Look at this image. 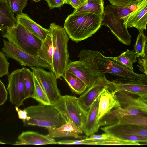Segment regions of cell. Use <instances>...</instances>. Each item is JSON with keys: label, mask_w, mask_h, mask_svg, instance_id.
<instances>
[{"label": "cell", "mask_w": 147, "mask_h": 147, "mask_svg": "<svg viewBox=\"0 0 147 147\" xmlns=\"http://www.w3.org/2000/svg\"><path fill=\"white\" fill-rule=\"evenodd\" d=\"M124 24L127 28L134 27L139 32L146 29L147 23V0L138 3L136 9L123 17Z\"/></svg>", "instance_id": "8fae6325"}, {"label": "cell", "mask_w": 147, "mask_h": 147, "mask_svg": "<svg viewBox=\"0 0 147 147\" xmlns=\"http://www.w3.org/2000/svg\"><path fill=\"white\" fill-rule=\"evenodd\" d=\"M138 58L137 61L138 64L136 65L138 69L147 76V58L141 57Z\"/></svg>", "instance_id": "74e56055"}, {"label": "cell", "mask_w": 147, "mask_h": 147, "mask_svg": "<svg viewBox=\"0 0 147 147\" xmlns=\"http://www.w3.org/2000/svg\"><path fill=\"white\" fill-rule=\"evenodd\" d=\"M116 138L131 141L137 142H142L146 143L147 137L136 135H127L114 136Z\"/></svg>", "instance_id": "8d00e7d4"}, {"label": "cell", "mask_w": 147, "mask_h": 147, "mask_svg": "<svg viewBox=\"0 0 147 147\" xmlns=\"http://www.w3.org/2000/svg\"><path fill=\"white\" fill-rule=\"evenodd\" d=\"M53 53L51 38L49 33L42 41L40 47L37 51V56L51 67L53 62Z\"/></svg>", "instance_id": "cb8c5ba5"}, {"label": "cell", "mask_w": 147, "mask_h": 147, "mask_svg": "<svg viewBox=\"0 0 147 147\" xmlns=\"http://www.w3.org/2000/svg\"><path fill=\"white\" fill-rule=\"evenodd\" d=\"M49 29L53 49L51 70L58 79L63 77L69 62L68 48L69 38L64 28L55 23L50 24Z\"/></svg>", "instance_id": "3957f363"}, {"label": "cell", "mask_w": 147, "mask_h": 147, "mask_svg": "<svg viewBox=\"0 0 147 147\" xmlns=\"http://www.w3.org/2000/svg\"><path fill=\"white\" fill-rule=\"evenodd\" d=\"M9 65L4 52L0 51V77L9 74Z\"/></svg>", "instance_id": "836d02e7"}, {"label": "cell", "mask_w": 147, "mask_h": 147, "mask_svg": "<svg viewBox=\"0 0 147 147\" xmlns=\"http://www.w3.org/2000/svg\"><path fill=\"white\" fill-rule=\"evenodd\" d=\"M4 38L15 46L31 55L37 56L42 41L18 23L15 27L3 33Z\"/></svg>", "instance_id": "8992f818"}, {"label": "cell", "mask_w": 147, "mask_h": 147, "mask_svg": "<svg viewBox=\"0 0 147 147\" xmlns=\"http://www.w3.org/2000/svg\"><path fill=\"white\" fill-rule=\"evenodd\" d=\"M101 129L105 133L112 136L136 135L147 137V128L139 126L117 123Z\"/></svg>", "instance_id": "5bb4252c"}, {"label": "cell", "mask_w": 147, "mask_h": 147, "mask_svg": "<svg viewBox=\"0 0 147 147\" xmlns=\"http://www.w3.org/2000/svg\"><path fill=\"white\" fill-rule=\"evenodd\" d=\"M116 98L123 108H131L147 111V98H143L129 92L119 90L115 92Z\"/></svg>", "instance_id": "9a60e30c"}, {"label": "cell", "mask_w": 147, "mask_h": 147, "mask_svg": "<svg viewBox=\"0 0 147 147\" xmlns=\"http://www.w3.org/2000/svg\"><path fill=\"white\" fill-rule=\"evenodd\" d=\"M109 85L106 86L100 94L97 120L99 121L113 108L120 107L115 93Z\"/></svg>", "instance_id": "4fadbf2b"}, {"label": "cell", "mask_w": 147, "mask_h": 147, "mask_svg": "<svg viewBox=\"0 0 147 147\" xmlns=\"http://www.w3.org/2000/svg\"><path fill=\"white\" fill-rule=\"evenodd\" d=\"M47 129L48 130V134L47 135L53 138L72 137L81 139L86 137L80 135L83 132L82 129L69 119L65 124L59 127Z\"/></svg>", "instance_id": "e0dca14e"}, {"label": "cell", "mask_w": 147, "mask_h": 147, "mask_svg": "<svg viewBox=\"0 0 147 147\" xmlns=\"http://www.w3.org/2000/svg\"><path fill=\"white\" fill-rule=\"evenodd\" d=\"M117 123L139 126L147 128V116L138 115H127L121 117Z\"/></svg>", "instance_id": "f1b7e54d"}, {"label": "cell", "mask_w": 147, "mask_h": 147, "mask_svg": "<svg viewBox=\"0 0 147 147\" xmlns=\"http://www.w3.org/2000/svg\"><path fill=\"white\" fill-rule=\"evenodd\" d=\"M65 71L72 73L81 80L86 84L87 88L92 85L98 78L101 76H96L79 60L69 61Z\"/></svg>", "instance_id": "ac0fdd59"}, {"label": "cell", "mask_w": 147, "mask_h": 147, "mask_svg": "<svg viewBox=\"0 0 147 147\" xmlns=\"http://www.w3.org/2000/svg\"><path fill=\"white\" fill-rule=\"evenodd\" d=\"M47 3L50 9L55 8H60L64 4L62 0H45Z\"/></svg>", "instance_id": "ab89813d"}, {"label": "cell", "mask_w": 147, "mask_h": 147, "mask_svg": "<svg viewBox=\"0 0 147 147\" xmlns=\"http://www.w3.org/2000/svg\"><path fill=\"white\" fill-rule=\"evenodd\" d=\"M58 144L53 138L38 132L27 131L23 132L18 138L15 145H46Z\"/></svg>", "instance_id": "d6986e66"}, {"label": "cell", "mask_w": 147, "mask_h": 147, "mask_svg": "<svg viewBox=\"0 0 147 147\" xmlns=\"http://www.w3.org/2000/svg\"><path fill=\"white\" fill-rule=\"evenodd\" d=\"M62 77L72 91L78 94H82L87 88L86 84L81 80L68 71H65Z\"/></svg>", "instance_id": "4316f807"}, {"label": "cell", "mask_w": 147, "mask_h": 147, "mask_svg": "<svg viewBox=\"0 0 147 147\" xmlns=\"http://www.w3.org/2000/svg\"><path fill=\"white\" fill-rule=\"evenodd\" d=\"M24 81L26 99L32 98L34 90V76L32 72L29 69L25 67Z\"/></svg>", "instance_id": "f546056e"}, {"label": "cell", "mask_w": 147, "mask_h": 147, "mask_svg": "<svg viewBox=\"0 0 147 147\" xmlns=\"http://www.w3.org/2000/svg\"><path fill=\"white\" fill-rule=\"evenodd\" d=\"M51 105L60 112L67 121L69 119L82 129L87 112L81 105L78 98L69 95L61 96Z\"/></svg>", "instance_id": "52a82bcc"}, {"label": "cell", "mask_w": 147, "mask_h": 147, "mask_svg": "<svg viewBox=\"0 0 147 147\" xmlns=\"http://www.w3.org/2000/svg\"><path fill=\"white\" fill-rule=\"evenodd\" d=\"M79 61L97 77L105 73L119 77L114 80L147 84V76L136 73L127 69L119 64L96 50L83 49L79 53Z\"/></svg>", "instance_id": "6da1fadb"}, {"label": "cell", "mask_w": 147, "mask_h": 147, "mask_svg": "<svg viewBox=\"0 0 147 147\" xmlns=\"http://www.w3.org/2000/svg\"><path fill=\"white\" fill-rule=\"evenodd\" d=\"M113 139L94 140L93 141L92 145H142L139 142L117 139L115 138L113 136Z\"/></svg>", "instance_id": "1f68e13d"}, {"label": "cell", "mask_w": 147, "mask_h": 147, "mask_svg": "<svg viewBox=\"0 0 147 147\" xmlns=\"http://www.w3.org/2000/svg\"><path fill=\"white\" fill-rule=\"evenodd\" d=\"M129 115L147 116V111L133 108H123L119 107L105 115L99 121L98 123L100 126L113 125L117 123L121 117Z\"/></svg>", "instance_id": "2e32d148"}, {"label": "cell", "mask_w": 147, "mask_h": 147, "mask_svg": "<svg viewBox=\"0 0 147 147\" xmlns=\"http://www.w3.org/2000/svg\"><path fill=\"white\" fill-rule=\"evenodd\" d=\"M64 4H69L71 0H62Z\"/></svg>", "instance_id": "ee69618b"}, {"label": "cell", "mask_w": 147, "mask_h": 147, "mask_svg": "<svg viewBox=\"0 0 147 147\" xmlns=\"http://www.w3.org/2000/svg\"><path fill=\"white\" fill-rule=\"evenodd\" d=\"M6 144V143H5L4 142H2L0 140V144Z\"/></svg>", "instance_id": "bcb514c9"}, {"label": "cell", "mask_w": 147, "mask_h": 147, "mask_svg": "<svg viewBox=\"0 0 147 147\" xmlns=\"http://www.w3.org/2000/svg\"><path fill=\"white\" fill-rule=\"evenodd\" d=\"M3 51L8 57L13 59L22 66L34 67L51 69V66L38 56L31 55L3 40Z\"/></svg>", "instance_id": "ba28073f"}, {"label": "cell", "mask_w": 147, "mask_h": 147, "mask_svg": "<svg viewBox=\"0 0 147 147\" xmlns=\"http://www.w3.org/2000/svg\"><path fill=\"white\" fill-rule=\"evenodd\" d=\"M32 0L36 2H39L40 1H41L42 0Z\"/></svg>", "instance_id": "f6af8a7d"}, {"label": "cell", "mask_w": 147, "mask_h": 147, "mask_svg": "<svg viewBox=\"0 0 147 147\" xmlns=\"http://www.w3.org/2000/svg\"><path fill=\"white\" fill-rule=\"evenodd\" d=\"M108 57L132 71H133V64L137 61V57L134 50L127 49L117 57Z\"/></svg>", "instance_id": "d4e9b609"}, {"label": "cell", "mask_w": 147, "mask_h": 147, "mask_svg": "<svg viewBox=\"0 0 147 147\" xmlns=\"http://www.w3.org/2000/svg\"><path fill=\"white\" fill-rule=\"evenodd\" d=\"M30 67L34 76L43 89L51 103L59 98L61 95L57 87V79L53 73L47 71L40 67Z\"/></svg>", "instance_id": "9c48e42d"}, {"label": "cell", "mask_w": 147, "mask_h": 147, "mask_svg": "<svg viewBox=\"0 0 147 147\" xmlns=\"http://www.w3.org/2000/svg\"><path fill=\"white\" fill-rule=\"evenodd\" d=\"M1 0H0V1H1Z\"/></svg>", "instance_id": "c3c4849f"}, {"label": "cell", "mask_w": 147, "mask_h": 147, "mask_svg": "<svg viewBox=\"0 0 147 147\" xmlns=\"http://www.w3.org/2000/svg\"><path fill=\"white\" fill-rule=\"evenodd\" d=\"M94 140L91 139L89 137H86L80 140H66L57 142L58 144L73 145L84 144L92 145Z\"/></svg>", "instance_id": "d590c367"}, {"label": "cell", "mask_w": 147, "mask_h": 147, "mask_svg": "<svg viewBox=\"0 0 147 147\" xmlns=\"http://www.w3.org/2000/svg\"><path fill=\"white\" fill-rule=\"evenodd\" d=\"M12 11L17 14L22 13L27 4V0H7Z\"/></svg>", "instance_id": "d6a6232c"}, {"label": "cell", "mask_w": 147, "mask_h": 147, "mask_svg": "<svg viewBox=\"0 0 147 147\" xmlns=\"http://www.w3.org/2000/svg\"><path fill=\"white\" fill-rule=\"evenodd\" d=\"M15 109L17 111L19 118L22 119V121L26 119L27 117V112L24 109L22 110L19 109L18 107L16 106Z\"/></svg>", "instance_id": "b9f144b4"}, {"label": "cell", "mask_w": 147, "mask_h": 147, "mask_svg": "<svg viewBox=\"0 0 147 147\" xmlns=\"http://www.w3.org/2000/svg\"><path fill=\"white\" fill-rule=\"evenodd\" d=\"M108 81V80L104 74L98 78L92 85L87 88L82 94L78 99L81 105L85 110L88 111L105 87L109 85Z\"/></svg>", "instance_id": "7c38bea8"}, {"label": "cell", "mask_w": 147, "mask_h": 147, "mask_svg": "<svg viewBox=\"0 0 147 147\" xmlns=\"http://www.w3.org/2000/svg\"><path fill=\"white\" fill-rule=\"evenodd\" d=\"M103 0H87L73 12L81 11L91 13L96 15H102L104 11Z\"/></svg>", "instance_id": "484cf974"}, {"label": "cell", "mask_w": 147, "mask_h": 147, "mask_svg": "<svg viewBox=\"0 0 147 147\" xmlns=\"http://www.w3.org/2000/svg\"><path fill=\"white\" fill-rule=\"evenodd\" d=\"M102 15L81 11L67 16L64 25L68 36L76 43L85 40L100 28Z\"/></svg>", "instance_id": "7a4b0ae2"}, {"label": "cell", "mask_w": 147, "mask_h": 147, "mask_svg": "<svg viewBox=\"0 0 147 147\" xmlns=\"http://www.w3.org/2000/svg\"><path fill=\"white\" fill-rule=\"evenodd\" d=\"M34 90L32 98L36 100L40 103L45 105H51L46 93L38 80L34 77Z\"/></svg>", "instance_id": "4dcf8cb0"}, {"label": "cell", "mask_w": 147, "mask_h": 147, "mask_svg": "<svg viewBox=\"0 0 147 147\" xmlns=\"http://www.w3.org/2000/svg\"><path fill=\"white\" fill-rule=\"evenodd\" d=\"M99 97L100 94L87 111L86 121L82 129L87 136L97 132L100 127L97 120Z\"/></svg>", "instance_id": "7402d4cb"}, {"label": "cell", "mask_w": 147, "mask_h": 147, "mask_svg": "<svg viewBox=\"0 0 147 147\" xmlns=\"http://www.w3.org/2000/svg\"><path fill=\"white\" fill-rule=\"evenodd\" d=\"M18 22L11 11L7 0L0 1V32L16 26Z\"/></svg>", "instance_id": "603a6c76"}, {"label": "cell", "mask_w": 147, "mask_h": 147, "mask_svg": "<svg viewBox=\"0 0 147 147\" xmlns=\"http://www.w3.org/2000/svg\"><path fill=\"white\" fill-rule=\"evenodd\" d=\"M87 0H71L69 4L76 9L80 7Z\"/></svg>", "instance_id": "7bdbcfd3"}, {"label": "cell", "mask_w": 147, "mask_h": 147, "mask_svg": "<svg viewBox=\"0 0 147 147\" xmlns=\"http://www.w3.org/2000/svg\"><path fill=\"white\" fill-rule=\"evenodd\" d=\"M111 4L114 6L123 8L137 6L138 2L136 0H108Z\"/></svg>", "instance_id": "e575fe53"}, {"label": "cell", "mask_w": 147, "mask_h": 147, "mask_svg": "<svg viewBox=\"0 0 147 147\" xmlns=\"http://www.w3.org/2000/svg\"><path fill=\"white\" fill-rule=\"evenodd\" d=\"M24 68L16 69L8 76L7 90L10 102L18 107L23 105L26 99L24 81Z\"/></svg>", "instance_id": "30bf717a"}, {"label": "cell", "mask_w": 147, "mask_h": 147, "mask_svg": "<svg viewBox=\"0 0 147 147\" xmlns=\"http://www.w3.org/2000/svg\"><path fill=\"white\" fill-rule=\"evenodd\" d=\"M8 93L3 83L0 80V105H3L7 98Z\"/></svg>", "instance_id": "f35d334b"}, {"label": "cell", "mask_w": 147, "mask_h": 147, "mask_svg": "<svg viewBox=\"0 0 147 147\" xmlns=\"http://www.w3.org/2000/svg\"><path fill=\"white\" fill-rule=\"evenodd\" d=\"M131 7L123 8L111 4L107 5L104 9L101 22V25L108 27L119 41L128 45L131 43V36L124 25L123 17L133 10Z\"/></svg>", "instance_id": "5b68a950"}, {"label": "cell", "mask_w": 147, "mask_h": 147, "mask_svg": "<svg viewBox=\"0 0 147 147\" xmlns=\"http://www.w3.org/2000/svg\"><path fill=\"white\" fill-rule=\"evenodd\" d=\"M16 18L18 23L42 41L49 34V28H43L32 20L27 14L23 13L17 14Z\"/></svg>", "instance_id": "44dd1931"}, {"label": "cell", "mask_w": 147, "mask_h": 147, "mask_svg": "<svg viewBox=\"0 0 147 147\" xmlns=\"http://www.w3.org/2000/svg\"><path fill=\"white\" fill-rule=\"evenodd\" d=\"M27 117L23 121L24 126H36L48 128L59 127L67 121L52 105L40 103L24 108Z\"/></svg>", "instance_id": "277c9868"}, {"label": "cell", "mask_w": 147, "mask_h": 147, "mask_svg": "<svg viewBox=\"0 0 147 147\" xmlns=\"http://www.w3.org/2000/svg\"><path fill=\"white\" fill-rule=\"evenodd\" d=\"M108 84L115 92L127 91L143 98H147V84L139 82L108 80Z\"/></svg>", "instance_id": "ffe728a7"}, {"label": "cell", "mask_w": 147, "mask_h": 147, "mask_svg": "<svg viewBox=\"0 0 147 147\" xmlns=\"http://www.w3.org/2000/svg\"><path fill=\"white\" fill-rule=\"evenodd\" d=\"M89 138L91 139L95 140L113 139L112 136L105 133L101 135H96L93 134L90 135Z\"/></svg>", "instance_id": "60d3db41"}, {"label": "cell", "mask_w": 147, "mask_h": 147, "mask_svg": "<svg viewBox=\"0 0 147 147\" xmlns=\"http://www.w3.org/2000/svg\"><path fill=\"white\" fill-rule=\"evenodd\" d=\"M136 1L138 2H140L142 0H136Z\"/></svg>", "instance_id": "7dc6e473"}, {"label": "cell", "mask_w": 147, "mask_h": 147, "mask_svg": "<svg viewBox=\"0 0 147 147\" xmlns=\"http://www.w3.org/2000/svg\"><path fill=\"white\" fill-rule=\"evenodd\" d=\"M134 45V50L137 58H147V37L144 34V30L140 31Z\"/></svg>", "instance_id": "83f0119b"}]
</instances>
